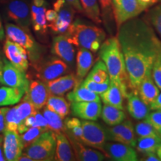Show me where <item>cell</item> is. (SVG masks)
<instances>
[{
  "instance_id": "obj_1",
  "label": "cell",
  "mask_w": 161,
  "mask_h": 161,
  "mask_svg": "<svg viewBox=\"0 0 161 161\" xmlns=\"http://www.w3.org/2000/svg\"><path fill=\"white\" fill-rule=\"evenodd\" d=\"M117 38L123 54L128 83L136 90L161 52V41L144 20L134 17L118 29Z\"/></svg>"
},
{
  "instance_id": "obj_2",
  "label": "cell",
  "mask_w": 161,
  "mask_h": 161,
  "mask_svg": "<svg viewBox=\"0 0 161 161\" xmlns=\"http://www.w3.org/2000/svg\"><path fill=\"white\" fill-rule=\"evenodd\" d=\"M99 58L105 64L110 81L120 88L124 98H127V75L123 54L117 37H111L101 44Z\"/></svg>"
},
{
  "instance_id": "obj_3",
  "label": "cell",
  "mask_w": 161,
  "mask_h": 161,
  "mask_svg": "<svg viewBox=\"0 0 161 161\" xmlns=\"http://www.w3.org/2000/svg\"><path fill=\"white\" fill-rule=\"evenodd\" d=\"M66 35L78 48H84L92 52L98 51L106 37L103 29L79 19L71 23Z\"/></svg>"
},
{
  "instance_id": "obj_4",
  "label": "cell",
  "mask_w": 161,
  "mask_h": 161,
  "mask_svg": "<svg viewBox=\"0 0 161 161\" xmlns=\"http://www.w3.org/2000/svg\"><path fill=\"white\" fill-rule=\"evenodd\" d=\"M5 27L7 39L23 46L27 51L30 60L34 65L36 66L39 64L41 60L43 49L32 37L29 29L9 23H6Z\"/></svg>"
},
{
  "instance_id": "obj_5",
  "label": "cell",
  "mask_w": 161,
  "mask_h": 161,
  "mask_svg": "<svg viewBox=\"0 0 161 161\" xmlns=\"http://www.w3.org/2000/svg\"><path fill=\"white\" fill-rule=\"evenodd\" d=\"M56 148V135L52 130L41 134L26 148L25 154L36 161L53 160Z\"/></svg>"
},
{
  "instance_id": "obj_6",
  "label": "cell",
  "mask_w": 161,
  "mask_h": 161,
  "mask_svg": "<svg viewBox=\"0 0 161 161\" xmlns=\"http://www.w3.org/2000/svg\"><path fill=\"white\" fill-rule=\"evenodd\" d=\"M145 9L138 0H112L113 15L117 30L125 22L136 17Z\"/></svg>"
},
{
  "instance_id": "obj_7",
  "label": "cell",
  "mask_w": 161,
  "mask_h": 161,
  "mask_svg": "<svg viewBox=\"0 0 161 161\" xmlns=\"http://www.w3.org/2000/svg\"><path fill=\"white\" fill-rule=\"evenodd\" d=\"M81 127L83 133L80 138V142L86 146L104 152V146L108 140L105 128L99 123L91 121H82Z\"/></svg>"
},
{
  "instance_id": "obj_8",
  "label": "cell",
  "mask_w": 161,
  "mask_h": 161,
  "mask_svg": "<svg viewBox=\"0 0 161 161\" xmlns=\"http://www.w3.org/2000/svg\"><path fill=\"white\" fill-rule=\"evenodd\" d=\"M53 7L58 17L54 23L48 24V27L55 34H65L72 23L75 10L66 0H56Z\"/></svg>"
},
{
  "instance_id": "obj_9",
  "label": "cell",
  "mask_w": 161,
  "mask_h": 161,
  "mask_svg": "<svg viewBox=\"0 0 161 161\" xmlns=\"http://www.w3.org/2000/svg\"><path fill=\"white\" fill-rule=\"evenodd\" d=\"M37 77L42 81L46 82L60 77L69 70V66L59 58H51L43 63L40 62L35 66Z\"/></svg>"
},
{
  "instance_id": "obj_10",
  "label": "cell",
  "mask_w": 161,
  "mask_h": 161,
  "mask_svg": "<svg viewBox=\"0 0 161 161\" xmlns=\"http://www.w3.org/2000/svg\"><path fill=\"white\" fill-rule=\"evenodd\" d=\"M1 84L14 88H19L27 92L29 85L25 71L18 69L8 60L4 58V64Z\"/></svg>"
},
{
  "instance_id": "obj_11",
  "label": "cell",
  "mask_w": 161,
  "mask_h": 161,
  "mask_svg": "<svg viewBox=\"0 0 161 161\" xmlns=\"http://www.w3.org/2000/svg\"><path fill=\"white\" fill-rule=\"evenodd\" d=\"M6 16L17 25L29 29L31 9L24 0H10L5 7Z\"/></svg>"
},
{
  "instance_id": "obj_12",
  "label": "cell",
  "mask_w": 161,
  "mask_h": 161,
  "mask_svg": "<svg viewBox=\"0 0 161 161\" xmlns=\"http://www.w3.org/2000/svg\"><path fill=\"white\" fill-rule=\"evenodd\" d=\"M105 130L108 140L115 141L132 147L136 146V140L134 136V127L130 120L121 122L112 128H107Z\"/></svg>"
},
{
  "instance_id": "obj_13",
  "label": "cell",
  "mask_w": 161,
  "mask_h": 161,
  "mask_svg": "<svg viewBox=\"0 0 161 161\" xmlns=\"http://www.w3.org/2000/svg\"><path fill=\"white\" fill-rule=\"evenodd\" d=\"M3 52L6 58L16 67L25 72L28 69V53L23 46L15 42L6 39L4 43Z\"/></svg>"
},
{
  "instance_id": "obj_14",
  "label": "cell",
  "mask_w": 161,
  "mask_h": 161,
  "mask_svg": "<svg viewBox=\"0 0 161 161\" xmlns=\"http://www.w3.org/2000/svg\"><path fill=\"white\" fill-rule=\"evenodd\" d=\"M3 139V153L6 160L16 161L23 154L24 148L20 134L17 130L5 129Z\"/></svg>"
},
{
  "instance_id": "obj_15",
  "label": "cell",
  "mask_w": 161,
  "mask_h": 161,
  "mask_svg": "<svg viewBox=\"0 0 161 161\" xmlns=\"http://www.w3.org/2000/svg\"><path fill=\"white\" fill-rule=\"evenodd\" d=\"M102 108L101 101L71 102L72 115L85 120H97L101 115Z\"/></svg>"
},
{
  "instance_id": "obj_16",
  "label": "cell",
  "mask_w": 161,
  "mask_h": 161,
  "mask_svg": "<svg viewBox=\"0 0 161 161\" xmlns=\"http://www.w3.org/2000/svg\"><path fill=\"white\" fill-rule=\"evenodd\" d=\"M51 51L52 54L66 63L69 65L73 64L75 49L66 35H60L53 38Z\"/></svg>"
},
{
  "instance_id": "obj_17",
  "label": "cell",
  "mask_w": 161,
  "mask_h": 161,
  "mask_svg": "<svg viewBox=\"0 0 161 161\" xmlns=\"http://www.w3.org/2000/svg\"><path fill=\"white\" fill-rule=\"evenodd\" d=\"M50 92L45 82L42 80H31L25 96L33 104L36 110H40L46 105Z\"/></svg>"
},
{
  "instance_id": "obj_18",
  "label": "cell",
  "mask_w": 161,
  "mask_h": 161,
  "mask_svg": "<svg viewBox=\"0 0 161 161\" xmlns=\"http://www.w3.org/2000/svg\"><path fill=\"white\" fill-rule=\"evenodd\" d=\"M106 157L116 161H136L138 156L132 146L123 143H105L104 152Z\"/></svg>"
},
{
  "instance_id": "obj_19",
  "label": "cell",
  "mask_w": 161,
  "mask_h": 161,
  "mask_svg": "<svg viewBox=\"0 0 161 161\" xmlns=\"http://www.w3.org/2000/svg\"><path fill=\"white\" fill-rule=\"evenodd\" d=\"M68 136L73 149L75 160L80 161H102L105 159L106 156L99 151L86 148L79 140H76L69 134Z\"/></svg>"
},
{
  "instance_id": "obj_20",
  "label": "cell",
  "mask_w": 161,
  "mask_h": 161,
  "mask_svg": "<svg viewBox=\"0 0 161 161\" xmlns=\"http://www.w3.org/2000/svg\"><path fill=\"white\" fill-rule=\"evenodd\" d=\"M46 84L50 94L55 96H64L66 92H69L75 87L77 84V80L73 74H69L49 80Z\"/></svg>"
},
{
  "instance_id": "obj_21",
  "label": "cell",
  "mask_w": 161,
  "mask_h": 161,
  "mask_svg": "<svg viewBox=\"0 0 161 161\" xmlns=\"http://www.w3.org/2000/svg\"><path fill=\"white\" fill-rule=\"evenodd\" d=\"M93 64V55L88 49L79 48L76 57V80L78 86L91 69Z\"/></svg>"
},
{
  "instance_id": "obj_22",
  "label": "cell",
  "mask_w": 161,
  "mask_h": 161,
  "mask_svg": "<svg viewBox=\"0 0 161 161\" xmlns=\"http://www.w3.org/2000/svg\"><path fill=\"white\" fill-rule=\"evenodd\" d=\"M136 91L138 92L140 98L147 105L150 106V104L155 100L160 93V90L153 80L152 72L147 74Z\"/></svg>"
},
{
  "instance_id": "obj_23",
  "label": "cell",
  "mask_w": 161,
  "mask_h": 161,
  "mask_svg": "<svg viewBox=\"0 0 161 161\" xmlns=\"http://www.w3.org/2000/svg\"><path fill=\"white\" fill-rule=\"evenodd\" d=\"M56 148L54 160L58 161L75 160L72 145L63 133H55Z\"/></svg>"
},
{
  "instance_id": "obj_24",
  "label": "cell",
  "mask_w": 161,
  "mask_h": 161,
  "mask_svg": "<svg viewBox=\"0 0 161 161\" xmlns=\"http://www.w3.org/2000/svg\"><path fill=\"white\" fill-rule=\"evenodd\" d=\"M128 111L135 119H143L149 114L150 108L134 91L128 94Z\"/></svg>"
},
{
  "instance_id": "obj_25",
  "label": "cell",
  "mask_w": 161,
  "mask_h": 161,
  "mask_svg": "<svg viewBox=\"0 0 161 161\" xmlns=\"http://www.w3.org/2000/svg\"><path fill=\"white\" fill-rule=\"evenodd\" d=\"M100 98L104 104L114 106L120 110H123L124 96L120 88L115 83L110 81L109 87L105 92L100 94Z\"/></svg>"
},
{
  "instance_id": "obj_26",
  "label": "cell",
  "mask_w": 161,
  "mask_h": 161,
  "mask_svg": "<svg viewBox=\"0 0 161 161\" xmlns=\"http://www.w3.org/2000/svg\"><path fill=\"white\" fill-rule=\"evenodd\" d=\"M25 90L11 86L0 87V107L17 104L25 95Z\"/></svg>"
},
{
  "instance_id": "obj_27",
  "label": "cell",
  "mask_w": 161,
  "mask_h": 161,
  "mask_svg": "<svg viewBox=\"0 0 161 161\" xmlns=\"http://www.w3.org/2000/svg\"><path fill=\"white\" fill-rule=\"evenodd\" d=\"M46 7H37L34 5L31 8V22L36 32L44 35L47 31L48 24L46 19Z\"/></svg>"
},
{
  "instance_id": "obj_28",
  "label": "cell",
  "mask_w": 161,
  "mask_h": 161,
  "mask_svg": "<svg viewBox=\"0 0 161 161\" xmlns=\"http://www.w3.org/2000/svg\"><path fill=\"white\" fill-rule=\"evenodd\" d=\"M66 97L70 102L101 101V98L97 93L84 87L80 84L75 86L73 90L67 94Z\"/></svg>"
},
{
  "instance_id": "obj_29",
  "label": "cell",
  "mask_w": 161,
  "mask_h": 161,
  "mask_svg": "<svg viewBox=\"0 0 161 161\" xmlns=\"http://www.w3.org/2000/svg\"><path fill=\"white\" fill-rule=\"evenodd\" d=\"M101 116L106 124L111 126L121 123L125 119V114L122 110L106 104H104L103 108H102Z\"/></svg>"
},
{
  "instance_id": "obj_30",
  "label": "cell",
  "mask_w": 161,
  "mask_h": 161,
  "mask_svg": "<svg viewBox=\"0 0 161 161\" xmlns=\"http://www.w3.org/2000/svg\"><path fill=\"white\" fill-rule=\"evenodd\" d=\"M46 108L55 112L62 119L65 118L69 113V104L61 96L50 94L46 103Z\"/></svg>"
},
{
  "instance_id": "obj_31",
  "label": "cell",
  "mask_w": 161,
  "mask_h": 161,
  "mask_svg": "<svg viewBox=\"0 0 161 161\" xmlns=\"http://www.w3.org/2000/svg\"><path fill=\"white\" fill-rule=\"evenodd\" d=\"M161 144V137L160 136H150L140 137L136 140V148L141 153H156L158 147Z\"/></svg>"
},
{
  "instance_id": "obj_32",
  "label": "cell",
  "mask_w": 161,
  "mask_h": 161,
  "mask_svg": "<svg viewBox=\"0 0 161 161\" xmlns=\"http://www.w3.org/2000/svg\"><path fill=\"white\" fill-rule=\"evenodd\" d=\"M83 13L94 23H102L101 12L98 0H80Z\"/></svg>"
},
{
  "instance_id": "obj_33",
  "label": "cell",
  "mask_w": 161,
  "mask_h": 161,
  "mask_svg": "<svg viewBox=\"0 0 161 161\" xmlns=\"http://www.w3.org/2000/svg\"><path fill=\"white\" fill-rule=\"evenodd\" d=\"M86 79L92 80L96 83H103L110 79L109 73L107 69L105 64L102 60H98L93 68L86 76Z\"/></svg>"
},
{
  "instance_id": "obj_34",
  "label": "cell",
  "mask_w": 161,
  "mask_h": 161,
  "mask_svg": "<svg viewBox=\"0 0 161 161\" xmlns=\"http://www.w3.org/2000/svg\"><path fill=\"white\" fill-rule=\"evenodd\" d=\"M43 116L46 119L50 130L55 133H63L64 131L65 126H64V123L62 120L63 119L58 114L46 108L43 110Z\"/></svg>"
},
{
  "instance_id": "obj_35",
  "label": "cell",
  "mask_w": 161,
  "mask_h": 161,
  "mask_svg": "<svg viewBox=\"0 0 161 161\" xmlns=\"http://www.w3.org/2000/svg\"><path fill=\"white\" fill-rule=\"evenodd\" d=\"M16 111H17V116L20 121V123H21L26 117L35 114L37 110L35 109L31 102L24 96L21 102L16 106Z\"/></svg>"
},
{
  "instance_id": "obj_36",
  "label": "cell",
  "mask_w": 161,
  "mask_h": 161,
  "mask_svg": "<svg viewBox=\"0 0 161 161\" xmlns=\"http://www.w3.org/2000/svg\"><path fill=\"white\" fill-rule=\"evenodd\" d=\"M46 130H47L41 128V127H31L25 132L20 134V138H21L22 143H23L24 148H27L40 134H43Z\"/></svg>"
},
{
  "instance_id": "obj_37",
  "label": "cell",
  "mask_w": 161,
  "mask_h": 161,
  "mask_svg": "<svg viewBox=\"0 0 161 161\" xmlns=\"http://www.w3.org/2000/svg\"><path fill=\"white\" fill-rule=\"evenodd\" d=\"M5 122L6 129L17 131V128L20 124V121L16 111V106L8 109L5 115Z\"/></svg>"
},
{
  "instance_id": "obj_38",
  "label": "cell",
  "mask_w": 161,
  "mask_h": 161,
  "mask_svg": "<svg viewBox=\"0 0 161 161\" xmlns=\"http://www.w3.org/2000/svg\"><path fill=\"white\" fill-rule=\"evenodd\" d=\"M135 130L136 134H137L140 137H145V136H159L157 130L154 129V127L147 121L146 119V120L136 124Z\"/></svg>"
},
{
  "instance_id": "obj_39",
  "label": "cell",
  "mask_w": 161,
  "mask_h": 161,
  "mask_svg": "<svg viewBox=\"0 0 161 161\" xmlns=\"http://www.w3.org/2000/svg\"><path fill=\"white\" fill-rule=\"evenodd\" d=\"M80 85L84 86V87L87 88L91 91L96 92L97 94H101L102 92H105L108 88L109 87L110 85V79H108L103 83H96L95 81H92L90 80H83V81L80 84Z\"/></svg>"
},
{
  "instance_id": "obj_40",
  "label": "cell",
  "mask_w": 161,
  "mask_h": 161,
  "mask_svg": "<svg viewBox=\"0 0 161 161\" xmlns=\"http://www.w3.org/2000/svg\"><path fill=\"white\" fill-rule=\"evenodd\" d=\"M148 16L152 25L161 37V3L151 10Z\"/></svg>"
},
{
  "instance_id": "obj_41",
  "label": "cell",
  "mask_w": 161,
  "mask_h": 161,
  "mask_svg": "<svg viewBox=\"0 0 161 161\" xmlns=\"http://www.w3.org/2000/svg\"><path fill=\"white\" fill-rule=\"evenodd\" d=\"M152 75L154 83L161 90V52L159 53L153 64Z\"/></svg>"
},
{
  "instance_id": "obj_42",
  "label": "cell",
  "mask_w": 161,
  "mask_h": 161,
  "mask_svg": "<svg viewBox=\"0 0 161 161\" xmlns=\"http://www.w3.org/2000/svg\"><path fill=\"white\" fill-rule=\"evenodd\" d=\"M102 9V16L104 23H109L110 20L114 17L112 10V0H98Z\"/></svg>"
},
{
  "instance_id": "obj_43",
  "label": "cell",
  "mask_w": 161,
  "mask_h": 161,
  "mask_svg": "<svg viewBox=\"0 0 161 161\" xmlns=\"http://www.w3.org/2000/svg\"><path fill=\"white\" fill-rule=\"evenodd\" d=\"M146 119L154 127L161 137V110L149 113Z\"/></svg>"
},
{
  "instance_id": "obj_44",
  "label": "cell",
  "mask_w": 161,
  "mask_h": 161,
  "mask_svg": "<svg viewBox=\"0 0 161 161\" xmlns=\"http://www.w3.org/2000/svg\"><path fill=\"white\" fill-rule=\"evenodd\" d=\"M34 115H35L36 122H37V125L38 127H41V128H45L46 130H49L47 122H46V119L45 117H44L43 115H42V114L38 111H36Z\"/></svg>"
},
{
  "instance_id": "obj_45",
  "label": "cell",
  "mask_w": 161,
  "mask_h": 161,
  "mask_svg": "<svg viewBox=\"0 0 161 161\" xmlns=\"http://www.w3.org/2000/svg\"><path fill=\"white\" fill-rule=\"evenodd\" d=\"M8 108H0V133H3L6 129L5 115L7 112Z\"/></svg>"
},
{
  "instance_id": "obj_46",
  "label": "cell",
  "mask_w": 161,
  "mask_h": 161,
  "mask_svg": "<svg viewBox=\"0 0 161 161\" xmlns=\"http://www.w3.org/2000/svg\"><path fill=\"white\" fill-rule=\"evenodd\" d=\"M58 17V14L54 9H49L46 11V21L49 23H52L55 21Z\"/></svg>"
},
{
  "instance_id": "obj_47",
  "label": "cell",
  "mask_w": 161,
  "mask_h": 161,
  "mask_svg": "<svg viewBox=\"0 0 161 161\" xmlns=\"http://www.w3.org/2000/svg\"><path fill=\"white\" fill-rule=\"evenodd\" d=\"M150 109L154 110H161V93H159L155 100L150 104Z\"/></svg>"
},
{
  "instance_id": "obj_48",
  "label": "cell",
  "mask_w": 161,
  "mask_h": 161,
  "mask_svg": "<svg viewBox=\"0 0 161 161\" xmlns=\"http://www.w3.org/2000/svg\"><path fill=\"white\" fill-rule=\"evenodd\" d=\"M69 5H71L72 7L75 8V11L80 13H83V9H82L81 5H80V0H66Z\"/></svg>"
},
{
  "instance_id": "obj_49",
  "label": "cell",
  "mask_w": 161,
  "mask_h": 161,
  "mask_svg": "<svg viewBox=\"0 0 161 161\" xmlns=\"http://www.w3.org/2000/svg\"><path fill=\"white\" fill-rule=\"evenodd\" d=\"M144 159H142V160H146V161H160L158 156L156 155V154L154 152H149V153H146L145 154Z\"/></svg>"
},
{
  "instance_id": "obj_50",
  "label": "cell",
  "mask_w": 161,
  "mask_h": 161,
  "mask_svg": "<svg viewBox=\"0 0 161 161\" xmlns=\"http://www.w3.org/2000/svg\"><path fill=\"white\" fill-rule=\"evenodd\" d=\"M141 5H142L145 8H148V7L152 6L154 4L158 3L157 0H138Z\"/></svg>"
},
{
  "instance_id": "obj_51",
  "label": "cell",
  "mask_w": 161,
  "mask_h": 161,
  "mask_svg": "<svg viewBox=\"0 0 161 161\" xmlns=\"http://www.w3.org/2000/svg\"><path fill=\"white\" fill-rule=\"evenodd\" d=\"M32 3L33 5L37 7H46L47 5V3L46 2V0H32Z\"/></svg>"
},
{
  "instance_id": "obj_52",
  "label": "cell",
  "mask_w": 161,
  "mask_h": 161,
  "mask_svg": "<svg viewBox=\"0 0 161 161\" xmlns=\"http://www.w3.org/2000/svg\"><path fill=\"white\" fill-rule=\"evenodd\" d=\"M5 29L3 25V23H2L1 17H0V41H3L5 39Z\"/></svg>"
},
{
  "instance_id": "obj_53",
  "label": "cell",
  "mask_w": 161,
  "mask_h": 161,
  "mask_svg": "<svg viewBox=\"0 0 161 161\" xmlns=\"http://www.w3.org/2000/svg\"><path fill=\"white\" fill-rule=\"evenodd\" d=\"M3 64H4V58H3V55H2V54L0 53V84H1L2 75H3Z\"/></svg>"
},
{
  "instance_id": "obj_54",
  "label": "cell",
  "mask_w": 161,
  "mask_h": 161,
  "mask_svg": "<svg viewBox=\"0 0 161 161\" xmlns=\"http://www.w3.org/2000/svg\"><path fill=\"white\" fill-rule=\"evenodd\" d=\"M17 160H19V161H33V160H32L31 158H29L28 155H26L25 153H24V154H22L21 156L18 158Z\"/></svg>"
},
{
  "instance_id": "obj_55",
  "label": "cell",
  "mask_w": 161,
  "mask_h": 161,
  "mask_svg": "<svg viewBox=\"0 0 161 161\" xmlns=\"http://www.w3.org/2000/svg\"><path fill=\"white\" fill-rule=\"evenodd\" d=\"M2 143H3V140L0 141V161H4L6 160L5 158V155H4L3 152V148H2Z\"/></svg>"
},
{
  "instance_id": "obj_56",
  "label": "cell",
  "mask_w": 161,
  "mask_h": 161,
  "mask_svg": "<svg viewBox=\"0 0 161 161\" xmlns=\"http://www.w3.org/2000/svg\"><path fill=\"white\" fill-rule=\"evenodd\" d=\"M156 152H157V154H158V156L159 159H160V160H161V144H160V146L158 147V150H157Z\"/></svg>"
},
{
  "instance_id": "obj_57",
  "label": "cell",
  "mask_w": 161,
  "mask_h": 161,
  "mask_svg": "<svg viewBox=\"0 0 161 161\" xmlns=\"http://www.w3.org/2000/svg\"><path fill=\"white\" fill-rule=\"evenodd\" d=\"M1 140H3V137L1 135H0V141H1Z\"/></svg>"
},
{
  "instance_id": "obj_58",
  "label": "cell",
  "mask_w": 161,
  "mask_h": 161,
  "mask_svg": "<svg viewBox=\"0 0 161 161\" xmlns=\"http://www.w3.org/2000/svg\"><path fill=\"white\" fill-rule=\"evenodd\" d=\"M157 1H158H158H160V0H157Z\"/></svg>"
}]
</instances>
